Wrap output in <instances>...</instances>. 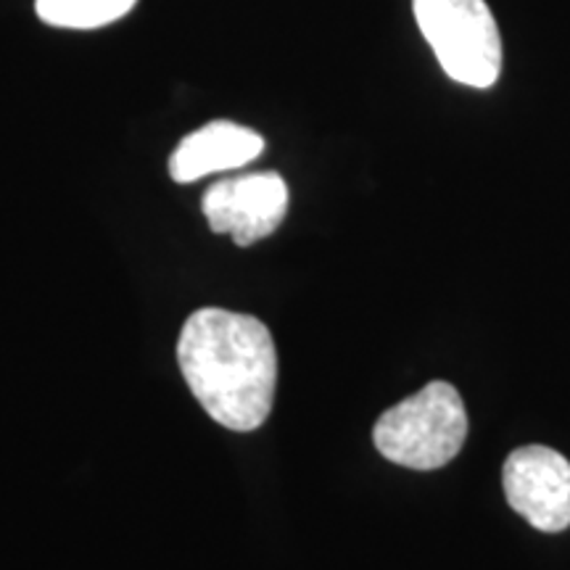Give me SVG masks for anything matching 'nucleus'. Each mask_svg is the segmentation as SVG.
I'll use <instances>...</instances> for the list:
<instances>
[{
    "label": "nucleus",
    "instance_id": "7ed1b4c3",
    "mask_svg": "<svg viewBox=\"0 0 570 570\" xmlns=\"http://www.w3.org/2000/svg\"><path fill=\"white\" fill-rule=\"evenodd\" d=\"M417 27L441 69L468 88H491L502 71V38L487 0H412Z\"/></svg>",
    "mask_w": 570,
    "mask_h": 570
},
{
    "label": "nucleus",
    "instance_id": "f03ea898",
    "mask_svg": "<svg viewBox=\"0 0 570 570\" xmlns=\"http://www.w3.org/2000/svg\"><path fill=\"white\" fill-rule=\"evenodd\" d=\"M468 439V412L452 383L433 381L383 412L373 441L383 458L412 470L444 468Z\"/></svg>",
    "mask_w": 570,
    "mask_h": 570
},
{
    "label": "nucleus",
    "instance_id": "0eeeda50",
    "mask_svg": "<svg viewBox=\"0 0 570 570\" xmlns=\"http://www.w3.org/2000/svg\"><path fill=\"white\" fill-rule=\"evenodd\" d=\"M138 0H38L35 11L61 30H98L127 17Z\"/></svg>",
    "mask_w": 570,
    "mask_h": 570
},
{
    "label": "nucleus",
    "instance_id": "f257e3e1",
    "mask_svg": "<svg viewBox=\"0 0 570 570\" xmlns=\"http://www.w3.org/2000/svg\"><path fill=\"white\" fill-rule=\"evenodd\" d=\"M183 377L206 415L230 431H256L273 412L277 352L265 323L206 306L185 320L177 341Z\"/></svg>",
    "mask_w": 570,
    "mask_h": 570
},
{
    "label": "nucleus",
    "instance_id": "423d86ee",
    "mask_svg": "<svg viewBox=\"0 0 570 570\" xmlns=\"http://www.w3.org/2000/svg\"><path fill=\"white\" fill-rule=\"evenodd\" d=\"M265 151V138L244 125L217 119L198 127L180 140L169 156V175L175 183H196L206 175L240 169Z\"/></svg>",
    "mask_w": 570,
    "mask_h": 570
},
{
    "label": "nucleus",
    "instance_id": "39448f33",
    "mask_svg": "<svg viewBox=\"0 0 570 570\" xmlns=\"http://www.w3.org/2000/svg\"><path fill=\"white\" fill-rule=\"evenodd\" d=\"M502 487L510 508L533 529L560 533L570 525V462L554 449H515L504 460Z\"/></svg>",
    "mask_w": 570,
    "mask_h": 570
},
{
    "label": "nucleus",
    "instance_id": "20e7f679",
    "mask_svg": "<svg viewBox=\"0 0 570 570\" xmlns=\"http://www.w3.org/2000/svg\"><path fill=\"white\" fill-rule=\"evenodd\" d=\"M288 204V185L281 175L252 173L214 183L204 194L202 209L214 233H227L238 246H252L283 225Z\"/></svg>",
    "mask_w": 570,
    "mask_h": 570
}]
</instances>
